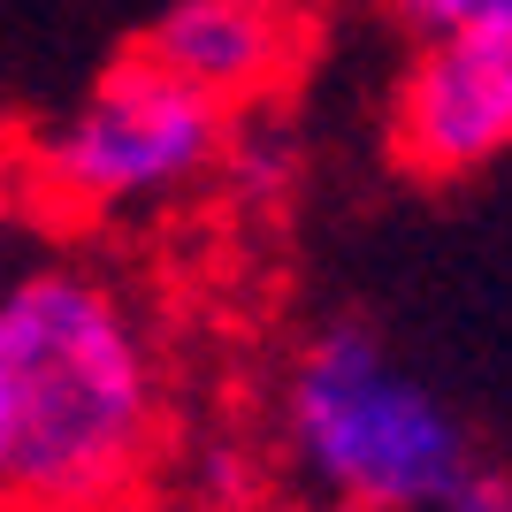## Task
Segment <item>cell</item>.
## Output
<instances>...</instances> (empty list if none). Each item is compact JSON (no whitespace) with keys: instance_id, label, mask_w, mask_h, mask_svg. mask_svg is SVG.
Returning <instances> with one entry per match:
<instances>
[{"instance_id":"cell-7","label":"cell","mask_w":512,"mask_h":512,"mask_svg":"<svg viewBox=\"0 0 512 512\" xmlns=\"http://www.w3.org/2000/svg\"><path fill=\"white\" fill-rule=\"evenodd\" d=\"M390 16L413 46L428 39H459V31H490V23H512V0H390Z\"/></svg>"},{"instance_id":"cell-5","label":"cell","mask_w":512,"mask_h":512,"mask_svg":"<svg viewBox=\"0 0 512 512\" xmlns=\"http://www.w3.org/2000/svg\"><path fill=\"white\" fill-rule=\"evenodd\" d=\"M138 54L199 85L207 100L237 107L260 100L299 62V16H291V0H176L153 16Z\"/></svg>"},{"instance_id":"cell-8","label":"cell","mask_w":512,"mask_h":512,"mask_svg":"<svg viewBox=\"0 0 512 512\" xmlns=\"http://www.w3.org/2000/svg\"><path fill=\"white\" fill-rule=\"evenodd\" d=\"M428 512H512V474L505 467H467Z\"/></svg>"},{"instance_id":"cell-1","label":"cell","mask_w":512,"mask_h":512,"mask_svg":"<svg viewBox=\"0 0 512 512\" xmlns=\"http://www.w3.org/2000/svg\"><path fill=\"white\" fill-rule=\"evenodd\" d=\"M169 444L146 306L92 260L0 276V512H130Z\"/></svg>"},{"instance_id":"cell-2","label":"cell","mask_w":512,"mask_h":512,"mask_svg":"<svg viewBox=\"0 0 512 512\" xmlns=\"http://www.w3.org/2000/svg\"><path fill=\"white\" fill-rule=\"evenodd\" d=\"M283 428L337 512H428L474 467L467 421L406 375L367 321H329L306 337L283 383Z\"/></svg>"},{"instance_id":"cell-3","label":"cell","mask_w":512,"mask_h":512,"mask_svg":"<svg viewBox=\"0 0 512 512\" xmlns=\"http://www.w3.org/2000/svg\"><path fill=\"white\" fill-rule=\"evenodd\" d=\"M230 138V107L199 85L169 77L146 54H123L92 77V92L31 146V192L85 222L169 207L192 184H207Z\"/></svg>"},{"instance_id":"cell-9","label":"cell","mask_w":512,"mask_h":512,"mask_svg":"<svg viewBox=\"0 0 512 512\" xmlns=\"http://www.w3.org/2000/svg\"><path fill=\"white\" fill-rule=\"evenodd\" d=\"M23 230H31V176H23L16 161H0V276H8Z\"/></svg>"},{"instance_id":"cell-6","label":"cell","mask_w":512,"mask_h":512,"mask_svg":"<svg viewBox=\"0 0 512 512\" xmlns=\"http://www.w3.org/2000/svg\"><path fill=\"white\" fill-rule=\"evenodd\" d=\"M291 146H283V130H268V123H253V130H237L230 123V138H222V161H214V176L230 184L245 207H268V199H283L291 192Z\"/></svg>"},{"instance_id":"cell-4","label":"cell","mask_w":512,"mask_h":512,"mask_svg":"<svg viewBox=\"0 0 512 512\" xmlns=\"http://www.w3.org/2000/svg\"><path fill=\"white\" fill-rule=\"evenodd\" d=\"M390 146L421 184H459L512 153V23L459 31V39L413 46L398 100H390Z\"/></svg>"}]
</instances>
